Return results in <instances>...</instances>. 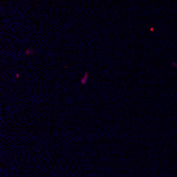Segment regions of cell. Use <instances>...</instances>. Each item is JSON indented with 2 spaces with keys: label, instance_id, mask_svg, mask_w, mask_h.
I'll list each match as a JSON object with an SVG mask.
<instances>
[{
  "label": "cell",
  "instance_id": "obj_1",
  "mask_svg": "<svg viewBox=\"0 0 177 177\" xmlns=\"http://www.w3.org/2000/svg\"><path fill=\"white\" fill-rule=\"evenodd\" d=\"M33 52H34L33 50H28V51H27L25 53H27V54H29V53H33Z\"/></svg>",
  "mask_w": 177,
  "mask_h": 177
}]
</instances>
